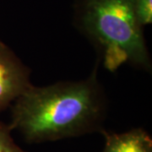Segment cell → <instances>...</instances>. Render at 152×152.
<instances>
[{
  "instance_id": "cell-2",
  "label": "cell",
  "mask_w": 152,
  "mask_h": 152,
  "mask_svg": "<svg viewBox=\"0 0 152 152\" xmlns=\"http://www.w3.org/2000/svg\"><path fill=\"white\" fill-rule=\"evenodd\" d=\"M75 23L108 71L128 64L151 72V57L134 0H81L76 7Z\"/></svg>"
},
{
  "instance_id": "cell-4",
  "label": "cell",
  "mask_w": 152,
  "mask_h": 152,
  "mask_svg": "<svg viewBox=\"0 0 152 152\" xmlns=\"http://www.w3.org/2000/svg\"><path fill=\"white\" fill-rule=\"evenodd\" d=\"M102 152H152V140L142 129L106 134Z\"/></svg>"
},
{
  "instance_id": "cell-1",
  "label": "cell",
  "mask_w": 152,
  "mask_h": 152,
  "mask_svg": "<svg viewBox=\"0 0 152 152\" xmlns=\"http://www.w3.org/2000/svg\"><path fill=\"white\" fill-rule=\"evenodd\" d=\"M99 61L91 75L79 81L48 86L31 85L12 104L11 130L31 143L53 141L96 130L103 121L107 101L98 80Z\"/></svg>"
},
{
  "instance_id": "cell-5",
  "label": "cell",
  "mask_w": 152,
  "mask_h": 152,
  "mask_svg": "<svg viewBox=\"0 0 152 152\" xmlns=\"http://www.w3.org/2000/svg\"><path fill=\"white\" fill-rule=\"evenodd\" d=\"M9 125L0 122V152H26L14 141Z\"/></svg>"
},
{
  "instance_id": "cell-3",
  "label": "cell",
  "mask_w": 152,
  "mask_h": 152,
  "mask_svg": "<svg viewBox=\"0 0 152 152\" xmlns=\"http://www.w3.org/2000/svg\"><path fill=\"white\" fill-rule=\"evenodd\" d=\"M31 70L0 40V113L31 86Z\"/></svg>"
},
{
  "instance_id": "cell-6",
  "label": "cell",
  "mask_w": 152,
  "mask_h": 152,
  "mask_svg": "<svg viewBox=\"0 0 152 152\" xmlns=\"http://www.w3.org/2000/svg\"><path fill=\"white\" fill-rule=\"evenodd\" d=\"M134 11L142 27L152 23V0H134Z\"/></svg>"
}]
</instances>
